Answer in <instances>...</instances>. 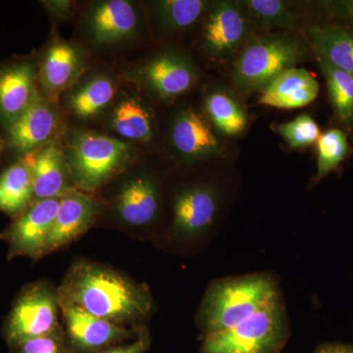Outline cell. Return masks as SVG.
I'll return each instance as SVG.
<instances>
[{"instance_id": "obj_1", "label": "cell", "mask_w": 353, "mask_h": 353, "mask_svg": "<svg viewBox=\"0 0 353 353\" xmlns=\"http://www.w3.org/2000/svg\"><path fill=\"white\" fill-rule=\"evenodd\" d=\"M58 296L119 325L141 321L152 310V296L145 288L117 272L88 262L72 268Z\"/></svg>"}, {"instance_id": "obj_2", "label": "cell", "mask_w": 353, "mask_h": 353, "mask_svg": "<svg viewBox=\"0 0 353 353\" xmlns=\"http://www.w3.org/2000/svg\"><path fill=\"white\" fill-rule=\"evenodd\" d=\"M281 296L272 274L254 273L219 279L206 290L197 322L204 336L234 328Z\"/></svg>"}, {"instance_id": "obj_3", "label": "cell", "mask_w": 353, "mask_h": 353, "mask_svg": "<svg viewBox=\"0 0 353 353\" xmlns=\"http://www.w3.org/2000/svg\"><path fill=\"white\" fill-rule=\"evenodd\" d=\"M290 334L282 296L227 331L204 336L201 353H280Z\"/></svg>"}, {"instance_id": "obj_4", "label": "cell", "mask_w": 353, "mask_h": 353, "mask_svg": "<svg viewBox=\"0 0 353 353\" xmlns=\"http://www.w3.org/2000/svg\"><path fill=\"white\" fill-rule=\"evenodd\" d=\"M301 41L290 36L263 37L246 43L234 63V85L243 92L262 90L285 70L305 57Z\"/></svg>"}, {"instance_id": "obj_5", "label": "cell", "mask_w": 353, "mask_h": 353, "mask_svg": "<svg viewBox=\"0 0 353 353\" xmlns=\"http://www.w3.org/2000/svg\"><path fill=\"white\" fill-rule=\"evenodd\" d=\"M130 148L104 134H77L69 143L66 163L72 183L82 190H94L110 180L127 163Z\"/></svg>"}, {"instance_id": "obj_6", "label": "cell", "mask_w": 353, "mask_h": 353, "mask_svg": "<svg viewBox=\"0 0 353 353\" xmlns=\"http://www.w3.org/2000/svg\"><path fill=\"white\" fill-rule=\"evenodd\" d=\"M59 296L44 285L25 290L16 301L8 324L7 336L16 347L34 339L50 336L59 330Z\"/></svg>"}, {"instance_id": "obj_7", "label": "cell", "mask_w": 353, "mask_h": 353, "mask_svg": "<svg viewBox=\"0 0 353 353\" xmlns=\"http://www.w3.org/2000/svg\"><path fill=\"white\" fill-rule=\"evenodd\" d=\"M218 196L208 185H194L176 194L173 202L171 233L182 241H194L205 236L214 225Z\"/></svg>"}, {"instance_id": "obj_8", "label": "cell", "mask_w": 353, "mask_h": 353, "mask_svg": "<svg viewBox=\"0 0 353 353\" xmlns=\"http://www.w3.org/2000/svg\"><path fill=\"white\" fill-rule=\"evenodd\" d=\"M59 199H43L34 202L14 223L7 233V241L14 255L32 259L46 255L48 236L59 208Z\"/></svg>"}, {"instance_id": "obj_9", "label": "cell", "mask_w": 353, "mask_h": 353, "mask_svg": "<svg viewBox=\"0 0 353 353\" xmlns=\"http://www.w3.org/2000/svg\"><path fill=\"white\" fill-rule=\"evenodd\" d=\"M67 334L72 345L82 352H94L130 336L122 325L90 314L77 304L59 299Z\"/></svg>"}, {"instance_id": "obj_10", "label": "cell", "mask_w": 353, "mask_h": 353, "mask_svg": "<svg viewBox=\"0 0 353 353\" xmlns=\"http://www.w3.org/2000/svg\"><path fill=\"white\" fill-rule=\"evenodd\" d=\"M248 32V19L243 11L231 2H218L204 26V48L211 57L224 59L243 46Z\"/></svg>"}, {"instance_id": "obj_11", "label": "cell", "mask_w": 353, "mask_h": 353, "mask_svg": "<svg viewBox=\"0 0 353 353\" xmlns=\"http://www.w3.org/2000/svg\"><path fill=\"white\" fill-rule=\"evenodd\" d=\"M97 201L82 192H69L60 197L54 224L48 236L46 254L69 245L92 226L99 214Z\"/></svg>"}, {"instance_id": "obj_12", "label": "cell", "mask_w": 353, "mask_h": 353, "mask_svg": "<svg viewBox=\"0 0 353 353\" xmlns=\"http://www.w3.org/2000/svg\"><path fill=\"white\" fill-rule=\"evenodd\" d=\"M23 162L31 171L32 197L38 201L58 199L69 194L72 183L66 158L57 145L26 155Z\"/></svg>"}, {"instance_id": "obj_13", "label": "cell", "mask_w": 353, "mask_h": 353, "mask_svg": "<svg viewBox=\"0 0 353 353\" xmlns=\"http://www.w3.org/2000/svg\"><path fill=\"white\" fill-rule=\"evenodd\" d=\"M319 94V83L305 69L290 68L276 77L261 90L259 103L281 109L304 108Z\"/></svg>"}, {"instance_id": "obj_14", "label": "cell", "mask_w": 353, "mask_h": 353, "mask_svg": "<svg viewBox=\"0 0 353 353\" xmlns=\"http://www.w3.org/2000/svg\"><path fill=\"white\" fill-rule=\"evenodd\" d=\"M171 139L176 152L189 159L210 157L220 152L219 141L208 121L192 109L176 118Z\"/></svg>"}, {"instance_id": "obj_15", "label": "cell", "mask_w": 353, "mask_h": 353, "mask_svg": "<svg viewBox=\"0 0 353 353\" xmlns=\"http://www.w3.org/2000/svg\"><path fill=\"white\" fill-rule=\"evenodd\" d=\"M141 75L150 88L165 99L188 92L196 83V71L185 58L165 53L143 67Z\"/></svg>"}, {"instance_id": "obj_16", "label": "cell", "mask_w": 353, "mask_h": 353, "mask_svg": "<svg viewBox=\"0 0 353 353\" xmlns=\"http://www.w3.org/2000/svg\"><path fill=\"white\" fill-rule=\"evenodd\" d=\"M115 209L120 219L130 226L150 224L159 210L157 183L150 176L132 179L121 189Z\"/></svg>"}, {"instance_id": "obj_17", "label": "cell", "mask_w": 353, "mask_h": 353, "mask_svg": "<svg viewBox=\"0 0 353 353\" xmlns=\"http://www.w3.org/2000/svg\"><path fill=\"white\" fill-rule=\"evenodd\" d=\"M57 115L39 99L9 127V141L18 152L30 154L46 145L55 129Z\"/></svg>"}, {"instance_id": "obj_18", "label": "cell", "mask_w": 353, "mask_h": 353, "mask_svg": "<svg viewBox=\"0 0 353 353\" xmlns=\"http://www.w3.org/2000/svg\"><path fill=\"white\" fill-rule=\"evenodd\" d=\"M37 101L32 66L18 64L0 71V116L9 124Z\"/></svg>"}, {"instance_id": "obj_19", "label": "cell", "mask_w": 353, "mask_h": 353, "mask_svg": "<svg viewBox=\"0 0 353 353\" xmlns=\"http://www.w3.org/2000/svg\"><path fill=\"white\" fill-rule=\"evenodd\" d=\"M138 15L131 3L124 0L102 2L90 14V30L97 43H110L132 34Z\"/></svg>"}, {"instance_id": "obj_20", "label": "cell", "mask_w": 353, "mask_h": 353, "mask_svg": "<svg viewBox=\"0 0 353 353\" xmlns=\"http://www.w3.org/2000/svg\"><path fill=\"white\" fill-rule=\"evenodd\" d=\"M308 37L316 53L353 76V30L340 26H312Z\"/></svg>"}, {"instance_id": "obj_21", "label": "cell", "mask_w": 353, "mask_h": 353, "mask_svg": "<svg viewBox=\"0 0 353 353\" xmlns=\"http://www.w3.org/2000/svg\"><path fill=\"white\" fill-rule=\"evenodd\" d=\"M111 126L123 138L148 141L153 136V118L145 104L137 97L121 99L114 108Z\"/></svg>"}, {"instance_id": "obj_22", "label": "cell", "mask_w": 353, "mask_h": 353, "mask_svg": "<svg viewBox=\"0 0 353 353\" xmlns=\"http://www.w3.org/2000/svg\"><path fill=\"white\" fill-rule=\"evenodd\" d=\"M80 65V54L74 46L64 43L53 44L41 69L43 85L53 92L67 87L75 78Z\"/></svg>"}, {"instance_id": "obj_23", "label": "cell", "mask_w": 353, "mask_h": 353, "mask_svg": "<svg viewBox=\"0 0 353 353\" xmlns=\"http://www.w3.org/2000/svg\"><path fill=\"white\" fill-rule=\"evenodd\" d=\"M32 197V174L24 162L12 165L0 176V210L18 214Z\"/></svg>"}, {"instance_id": "obj_24", "label": "cell", "mask_w": 353, "mask_h": 353, "mask_svg": "<svg viewBox=\"0 0 353 353\" xmlns=\"http://www.w3.org/2000/svg\"><path fill=\"white\" fill-rule=\"evenodd\" d=\"M318 64L326 79L330 99L336 116L343 122L353 120V76L333 66L328 60L316 53Z\"/></svg>"}, {"instance_id": "obj_25", "label": "cell", "mask_w": 353, "mask_h": 353, "mask_svg": "<svg viewBox=\"0 0 353 353\" xmlns=\"http://www.w3.org/2000/svg\"><path fill=\"white\" fill-rule=\"evenodd\" d=\"M205 109L214 126L223 134L234 136L245 129L246 114L236 99L223 92L209 94Z\"/></svg>"}, {"instance_id": "obj_26", "label": "cell", "mask_w": 353, "mask_h": 353, "mask_svg": "<svg viewBox=\"0 0 353 353\" xmlns=\"http://www.w3.org/2000/svg\"><path fill=\"white\" fill-rule=\"evenodd\" d=\"M115 94L113 83L108 78L90 81L70 97V106L78 117H94L112 101Z\"/></svg>"}, {"instance_id": "obj_27", "label": "cell", "mask_w": 353, "mask_h": 353, "mask_svg": "<svg viewBox=\"0 0 353 353\" xmlns=\"http://www.w3.org/2000/svg\"><path fill=\"white\" fill-rule=\"evenodd\" d=\"M246 19L259 28H290L296 23L294 14L280 0H246L241 2Z\"/></svg>"}, {"instance_id": "obj_28", "label": "cell", "mask_w": 353, "mask_h": 353, "mask_svg": "<svg viewBox=\"0 0 353 353\" xmlns=\"http://www.w3.org/2000/svg\"><path fill=\"white\" fill-rule=\"evenodd\" d=\"M347 134L338 129L325 132L317 141V173L316 180H322L341 163L347 155Z\"/></svg>"}, {"instance_id": "obj_29", "label": "cell", "mask_w": 353, "mask_h": 353, "mask_svg": "<svg viewBox=\"0 0 353 353\" xmlns=\"http://www.w3.org/2000/svg\"><path fill=\"white\" fill-rule=\"evenodd\" d=\"M160 19L174 30L190 27L201 17L208 2L202 0H167L157 3Z\"/></svg>"}, {"instance_id": "obj_30", "label": "cell", "mask_w": 353, "mask_h": 353, "mask_svg": "<svg viewBox=\"0 0 353 353\" xmlns=\"http://www.w3.org/2000/svg\"><path fill=\"white\" fill-rule=\"evenodd\" d=\"M276 131L292 148L313 145L321 136L317 123L308 115H301L290 122L279 125Z\"/></svg>"}, {"instance_id": "obj_31", "label": "cell", "mask_w": 353, "mask_h": 353, "mask_svg": "<svg viewBox=\"0 0 353 353\" xmlns=\"http://www.w3.org/2000/svg\"><path fill=\"white\" fill-rule=\"evenodd\" d=\"M17 347V353H69L60 330L50 336L26 341Z\"/></svg>"}, {"instance_id": "obj_32", "label": "cell", "mask_w": 353, "mask_h": 353, "mask_svg": "<svg viewBox=\"0 0 353 353\" xmlns=\"http://www.w3.org/2000/svg\"><path fill=\"white\" fill-rule=\"evenodd\" d=\"M150 345V334L148 330H143L139 334L138 338L129 345L111 348L99 353H145Z\"/></svg>"}, {"instance_id": "obj_33", "label": "cell", "mask_w": 353, "mask_h": 353, "mask_svg": "<svg viewBox=\"0 0 353 353\" xmlns=\"http://www.w3.org/2000/svg\"><path fill=\"white\" fill-rule=\"evenodd\" d=\"M314 353H353V345L341 343H326L318 345Z\"/></svg>"}, {"instance_id": "obj_34", "label": "cell", "mask_w": 353, "mask_h": 353, "mask_svg": "<svg viewBox=\"0 0 353 353\" xmlns=\"http://www.w3.org/2000/svg\"><path fill=\"white\" fill-rule=\"evenodd\" d=\"M0 154H1V143H0Z\"/></svg>"}]
</instances>
